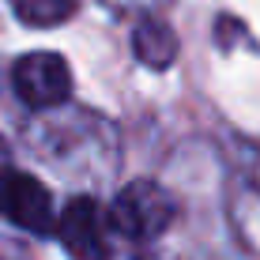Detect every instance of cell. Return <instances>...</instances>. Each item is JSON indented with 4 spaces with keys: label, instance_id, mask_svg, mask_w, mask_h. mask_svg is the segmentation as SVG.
Returning a JSON list of instances; mask_svg holds the SVG:
<instances>
[{
    "label": "cell",
    "instance_id": "6",
    "mask_svg": "<svg viewBox=\"0 0 260 260\" xmlns=\"http://www.w3.org/2000/svg\"><path fill=\"white\" fill-rule=\"evenodd\" d=\"M79 8V0H15V15L30 26H53L64 23Z\"/></svg>",
    "mask_w": 260,
    "mask_h": 260
},
{
    "label": "cell",
    "instance_id": "7",
    "mask_svg": "<svg viewBox=\"0 0 260 260\" xmlns=\"http://www.w3.org/2000/svg\"><path fill=\"white\" fill-rule=\"evenodd\" d=\"M8 155H12V151H8V143H4V136H0V177H4L8 170H12V158H8Z\"/></svg>",
    "mask_w": 260,
    "mask_h": 260
},
{
    "label": "cell",
    "instance_id": "2",
    "mask_svg": "<svg viewBox=\"0 0 260 260\" xmlns=\"http://www.w3.org/2000/svg\"><path fill=\"white\" fill-rule=\"evenodd\" d=\"M12 87L30 110L60 106L72 94V72L60 53H26L12 68Z\"/></svg>",
    "mask_w": 260,
    "mask_h": 260
},
{
    "label": "cell",
    "instance_id": "5",
    "mask_svg": "<svg viewBox=\"0 0 260 260\" xmlns=\"http://www.w3.org/2000/svg\"><path fill=\"white\" fill-rule=\"evenodd\" d=\"M132 53L143 60L147 68H170L177 57V34L158 19H140L136 34H132Z\"/></svg>",
    "mask_w": 260,
    "mask_h": 260
},
{
    "label": "cell",
    "instance_id": "1",
    "mask_svg": "<svg viewBox=\"0 0 260 260\" xmlns=\"http://www.w3.org/2000/svg\"><path fill=\"white\" fill-rule=\"evenodd\" d=\"M174 222V200L155 181H132L110 208V226L132 241H151Z\"/></svg>",
    "mask_w": 260,
    "mask_h": 260
},
{
    "label": "cell",
    "instance_id": "4",
    "mask_svg": "<svg viewBox=\"0 0 260 260\" xmlns=\"http://www.w3.org/2000/svg\"><path fill=\"white\" fill-rule=\"evenodd\" d=\"M57 238L72 260H110L102 211L91 196H76L57 215Z\"/></svg>",
    "mask_w": 260,
    "mask_h": 260
},
{
    "label": "cell",
    "instance_id": "3",
    "mask_svg": "<svg viewBox=\"0 0 260 260\" xmlns=\"http://www.w3.org/2000/svg\"><path fill=\"white\" fill-rule=\"evenodd\" d=\"M0 215L12 226L26 230V234H49V230H57L53 200L46 192V185L30 174H19V170H8L0 177Z\"/></svg>",
    "mask_w": 260,
    "mask_h": 260
}]
</instances>
